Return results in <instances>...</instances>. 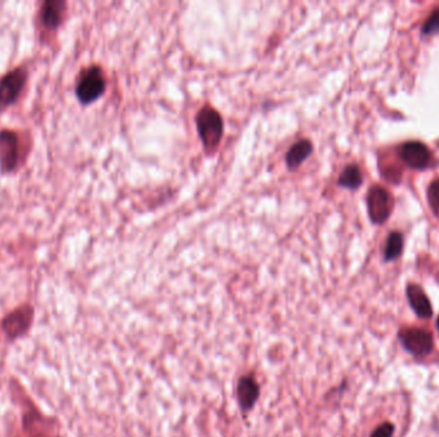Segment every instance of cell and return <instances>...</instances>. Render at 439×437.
<instances>
[{"mask_svg": "<svg viewBox=\"0 0 439 437\" xmlns=\"http://www.w3.org/2000/svg\"><path fill=\"white\" fill-rule=\"evenodd\" d=\"M199 136L207 151H214L223 139L224 122L220 113L212 107H205L196 116Z\"/></svg>", "mask_w": 439, "mask_h": 437, "instance_id": "obj_1", "label": "cell"}, {"mask_svg": "<svg viewBox=\"0 0 439 437\" xmlns=\"http://www.w3.org/2000/svg\"><path fill=\"white\" fill-rule=\"evenodd\" d=\"M105 90V78L99 67L94 65L83 72L76 86V95L79 100L89 104L103 95Z\"/></svg>", "mask_w": 439, "mask_h": 437, "instance_id": "obj_2", "label": "cell"}, {"mask_svg": "<svg viewBox=\"0 0 439 437\" xmlns=\"http://www.w3.org/2000/svg\"><path fill=\"white\" fill-rule=\"evenodd\" d=\"M367 209L373 222L383 224L392 211L391 194L383 187H371L367 194Z\"/></svg>", "mask_w": 439, "mask_h": 437, "instance_id": "obj_3", "label": "cell"}, {"mask_svg": "<svg viewBox=\"0 0 439 437\" xmlns=\"http://www.w3.org/2000/svg\"><path fill=\"white\" fill-rule=\"evenodd\" d=\"M403 346L414 355H427L433 350V337L421 328H406L400 332Z\"/></svg>", "mask_w": 439, "mask_h": 437, "instance_id": "obj_4", "label": "cell"}, {"mask_svg": "<svg viewBox=\"0 0 439 437\" xmlns=\"http://www.w3.org/2000/svg\"><path fill=\"white\" fill-rule=\"evenodd\" d=\"M26 72L21 68L12 71L0 80V104L10 105L16 102L26 83Z\"/></svg>", "mask_w": 439, "mask_h": 437, "instance_id": "obj_5", "label": "cell"}, {"mask_svg": "<svg viewBox=\"0 0 439 437\" xmlns=\"http://www.w3.org/2000/svg\"><path fill=\"white\" fill-rule=\"evenodd\" d=\"M19 163V139L12 131L0 132V167L3 172L13 171Z\"/></svg>", "mask_w": 439, "mask_h": 437, "instance_id": "obj_6", "label": "cell"}, {"mask_svg": "<svg viewBox=\"0 0 439 437\" xmlns=\"http://www.w3.org/2000/svg\"><path fill=\"white\" fill-rule=\"evenodd\" d=\"M32 308L22 307L16 309L10 315L4 318L3 321V330L10 339H16L19 336L23 335L28 330L32 321Z\"/></svg>", "mask_w": 439, "mask_h": 437, "instance_id": "obj_7", "label": "cell"}, {"mask_svg": "<svg viewBox=\"0 0 439 437\" xmlns=\"http://www.w3.org/2000/svg\"><path fill=\"white\" fill-rule=\"evenodd\" d=\"M401 157L407 166L421 169L429 164L430 151L424 144L418 141H411L402 147Z\"/></svg>", "mask_w": 439, "mask_h": 437, "instance_id": "obj_8", "label": "cell"}, {"mask_svg": "<svg viewBox=\"0 0 439 437\" xmlns=\"http://www.w3.org/2000/svg\"><path fill=\"white\" fill-rule=\"evenodd\" d=\"M260 387L251 376L243 377L238 385V399L243 410H249L258 399Z\"/></svg>", "mask_w": 439, "mask_h": 437, "instance_id": "obj_9", "label": "cell"}, {"mask_svg": "<svg viewBox=\"0 0 439 437\" xmlns=\"http://www.w3.org/2000/svg\"><path fill=\"white\" fill-rule=\"evenodd\" d=\"M407 298L411 304L412 309L416 312L418 316L421 318H429L433 313V309L430 306L429 299L425 295V292L416 285H409L407 288Z\"/></svg>", "mask_w": 439, "mask_h": 437, "instance_id": "obj_10", "label": "cell"}, {"mask_svg": "<svg viewBox=\"0 0 439 437\" xmlns=\"http://www.w3.org/2000/svg\"><path fill=\"white\" fill-rule=\"evenodd\" d=\"M65 12V3L58 0H48L41 10V21L43 25L48 28H54L59 26L62 22V16Z\"/></svg>", "mask_w": 439, "mask_h": 437, "instance_id": "obj_11", "label": "cell"}, {"mask_svg": "<svg viewBox=\"0 0 439 437\" xmlns=\"http://www.w3.org/2000/svg\"><path fill=\"white\" fill-rule=\"evenodd\" d=\"M312 151V144L309 140H299L298 142H296L292 148H290L288 154H287V164L292 169L298 168L302 162H305L309 158V154Z\"/></svg>", "mask_w": 439, "mask_h": 437, "instance_id": "obj_12", "label": "cell"}, {"mask_svg": "<svg viewBox=\"0 0 439 437\" xmlns=\"http://www.w3.org/2000/svg\"><path fill=\"white\" fill-rule=\"evenodd\" d=\"M361 184H363V175L360 168L355 164L345 168V171L339 177V185L347 189H357Z\"/></svg>", "mask_w": 439, "mask_h": 437, "instance_id": "obj_13", "label": "cell"}, {"mask_svg": "<svg viewBox=\"0 0 439 437\" xmlns=\"http://www.w3.org/2000/svg\"><path fill=\"white\" fill-rule=\"evenodd\" d=\"M403 248V237L400 233H392L388 236L387 246H385V259L387 261H394L400 257Z\"/></svg>", "mask_w": 439, "mask_h": 437, "instance_id": "obj_14", "label": "cell"}, {"mask_svg": "<svg viewBox=\"0 0 439 437\" xmlns=\"http://www.w3.org/2000/svg\"><path fill=\"white\" fill-rule=\"evenodd\" d=\"M428 200L433 213L439 218V178L434 180L428 189Z\"/></svg>", "mask_w": 439, "mask_h": 437, "instance_id": "obj_15", "label": "cell"}, {"mask_svg": "<svg viewBox=\"0 0 439 437\" xmlns=\"http://www.w3.org/2000/svg\"><path fill=\"white\" fill-rule=\"evenodd\" d=\"M422 32L425 35H433V34L439 32V8L434 10V13L425 22V25L422 28Z\"/></svg>", "mask_w": 439, "mask_h": 437, "instance_id": "obj_16", "label": "cell"}, {"mask_svg": "<svg viewBox=\"0 0 439 437\" xmlns=\"http://www.w3.org/2000/svg\"><path fill=\"white\" fill-rule=\"evenodd\" d=\"M394 427L391 423H384L380 427L376 428L371 437H392Z\"/></svg>", "mask_w": 439, "mask_h": 437, "instance_id": "obj_17", "label": "cell"}, {"mask_svg": "<svg viewBox=\"0 0 439 437\" xmlns=\"http://www.w3.org/2000/svg\"><path fill=\"white\" fill-rule=\"evenodd\" d=\"M437 327H438V331H439V317H438V321H437Z\"/></svg>", "mask_w": 439, "mask_h": 437, "instance_id": "obj_18", "label": "cell"}]
</instances>
